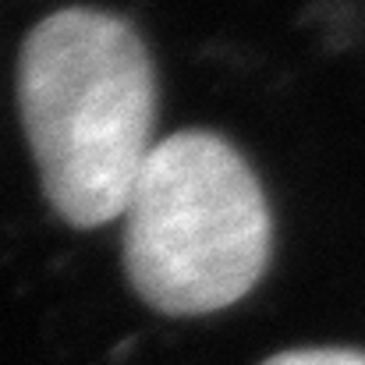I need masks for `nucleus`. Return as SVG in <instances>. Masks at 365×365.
I'll return each mask as SVG.
<instances>
[{"mask_svg": "<svg viewBox=\"0 0 365 365\" xmlns=\"http://www.w3.org/2000/svg\"><path fill=\"white\" fill-rule=\"evenodd\" d=\"M18 107L43 192L71 227L124 217L153 153L156 75L118 14L64 7L21 43Z\"/></svg>", "mask_w": 365, "mask_h": 365, "instance_id": "obj_1", "label": "nucleus"}, {"mask_svg": "<svg viewBox=\"0 0 365 365\" xmlns=\"http://www.w3.org/2000/svg\"><path fill=\"white\" fill-rule=\"evenodd\" d=\"M269 210L245 156L213 131L153 145L124 206V269L167 316H206L245 298L269 262Z\"/></svg>", "mask_w": 365, "mask_h": 365, "instance_id": "obj_2", "label": "nucleus"}, {"mask_svg": "<svg viewBox=\"0 0 365 365\" xmlns=\"http://www.w3.org/2000/svg\"><path fill=\"white\" fill-rule=\"evenodd\" d=\"M262 365H365V355L351 348H298V351H280Z\"/></svg>", "mask_w": 365, "mask_h": 365, "instance_id": "obj_3", "label": "nucleus"}]
</instances>
